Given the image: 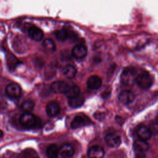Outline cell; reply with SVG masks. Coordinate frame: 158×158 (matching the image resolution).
Instances as JSON below:
<instances>
[{
	"label": "cell",
	"mask_w": 158,
	"mask_h": 158,
	"mask_svg": "<svg viewBox=\"0 0 158 158\" xmlns=\"http://www.w3.org/2000/svg\"><path fill=\"white\" fill-rule=\"evenodd\" d=\"M137 75L133 68H125L120 76L121 83L125 85L130 86L136 82V78Z\"/></svg>",
	"instance_id": "cell-1"
},
{
	"label": "cell",
	"mask_w": 158,
	"mask_h": 158,
	"mask_svg": "<svg viewBox=\"0 0 158 158\" xmlns=\"http://www.w3.org/2000/svg\"><path fill=\"white\" fill-rule=\"evenodd\" d=\"M138 86L143 89H149L152 84V79L147 72H142L137 75L136 82Z\"/></svg>",
	"instance_id": "cell-2"
},
{
	"label": "cell",
	"mask_w": 158,
	"mask_h": 158,
	"mask_svg": "<svg viewBox=\"0 0 158 158\" xmlns=\"http://www.w3.org/2000/svg\"><path fill=\"white\" fill-rule=\"evenodd\" d=\"M20 123L27 128H32L37 123V118L30 112H24L20 117Z\"/></svg>",
	"instance_id": "cell-3"
},
{
	"label": "cell",
	"mask_w": 158,
	"mask_h": 158,
	"mask_svg": "<svg viewBox=\"0 0 158 158\" xmlns=\"http://www.w3.org/2000/svg\"><path fill=\"white\" fill-rule=\"evenodd\" d=\"M6 93L11 99H17L21 95L22 89L17 83H11L6 86Z\"/></svg>",
	"instance_id": "cell-4"
},
{
	"label": "cell",
	"mask_w": 158,
	"mask_h": 158,
	"mask_svg": "<svg viewBox=\"0 0 158 158\" xmlns=\"http://www.w3.org/2000/svg\"><path fill=\"white\" fill-rule=\"evenodd\" d=\"M105 141L107 145L111 148H117L121 144V138L119 135L110 133L106 135Z\"/></svg>",
	"instance_id": "cell-5"
},
{
	"label": "cell",
	"mask_w": 158,
	"mask_h": 158,
	"mask_svg": "<svg viewBox=\"0 0 158 158\" xmlns=\"http://www.w3.org/2000/svg\"><path fill=\"white\" fill-rule=\"evenodd\" d=\"M133 149L137 155H143L149 149V144L146 141L139 139L134 142Z\"/></svg>",
	"instance_id": "cell-6"
},
{
	"label": "cell",
	"mask_w": 158,
	"mask_h": 158,
	"mask_svg": "<svg viewBox=\"0 0 158 158\" xmlns=\"http://www.w3.org/2000/svg\"><path fill=\"white\" fill-rule=\"evenodd\" d=\"M72 54L76 59H83L87 54V48L83 44H78L73 48L72 50Z\"/></svg>",
	"instance_id": "cell-7"
},
{
	"label": "cell",
	"mask_w": 158,
	"mask_h": 158,
	"mask_svg": "<svg viewBox=\"0 0 158 158\" xmlns=\"http://www.w3.org/2000/svg\"><path fill=\"white\" fill-rule=\"evenodd\" d=\"M118 99L123 104H129L131 103L135 99V95L132 91L128 89L122 90L119 95Z\"/></svg>",
	"instance_id": "cell-8"
},
{
	"label": "cell",
	"mask_w": 158,
	"mask_h": 158,
	"mask_svg": "<svg viewBox=\"0 0 158 158\" xmlns=\"http://www.w3.org/2000/svg\"><path fill=\"white\" fill-rule=\"evenodd\" d=\"M90 123V120L87 117H83L77 115L75 116L71 122L70 126L73 129H77L83 127Z\"/></svg>",
	"instance_id": "cell-9"
},
{
	"label": "cell",
	"mask_w": 158,
	"mask_h": 158,
	"mask_svg": "<svg viewBox=\"0 0 158 158\" xmlns=\"http://www.w3.org/2000/svg\"><path fill=\"white\" fill-rule=\"evenodd\" d=\"M46 110L49 117H54L57 116L60 112L59 104L56 101H51L46 105Z\"/></svg>",
	"instance_id": "cell-10"
},
{
	"label": "cell",
	"mask_w": 158,
	"mask_h": 158,
	"mask_svg": "<svg viewBox=\"0 0 158 158\" xmlns=\"http://www.w3.org/2000/svg\"><path fill=\"white\" fill-rule=\"evenodd\" d=\"M87 154L89 158H103L104 150L99 146H93L88 149Z\"/></svg>",
	"instance_id": "cell-11"
},
{
	"label": "cell",
	"mask_w": 158,
	"mask_h": 158,
	"mask_svg": "<svg viewBox=\"0 0 158 158\" xmlns=\"http://www.w3.org/2000/svg\"><path fill=\"white\" fill-rule=\"evenodd\" d=\"M102 85V80L98 75H92L88 78L86 85L90 89H98Z\"/></svg>",
	"instance_id": "cell-12"
},
{
	"label": "cell",
	"mask_w": 158,
	"mask_h": 158,
	"mask_svg": "<svg viewBox=\"0 0 158 158\" xmlns=\"http://www.w3.org/2000/svg\"><path fill=\"white\" fill-rule=\"evenodd\" d=\"M28 36L34 41H40L43 38V32L40 28L33 26L29 28Z\"/></svg>",
	"instance_id": "cell-13"
},
{
	"label": "cell",
	"mask_w": 158,
	"mask_h": 158,
	"mask_svg": "<svg viewBox=\"0 0 158 158\" xmlns=\"http://www.w3.org/2000/svg\"><path fill=\"white\" fill-rule=\"evenodd\" d=\"M74 152L73 146L68 143L64 144L59 149V154L62 158H70L73 156Z\"/></svg>",
	"instance_id": "cell-14"
},
{
	"label": "cell",
	"mask_w": 158,
	"mask_h": 158,
	"mask_svg": "<svg viewBox=\"0 0 158 158\" xmlns=\"http://www.w3.org/2000/svg\"><path fill=\"white\" fill-rule=\"evenodd\" d=\"M68 85V83L64 81H56L51 84V88L52 91L56 93L64 94Z\"/></svg>",
	"instance_id": "cell-15"
},
{
	"label": "cell",
	"mask_w": 158,
	"mask_h": 158,
	"mask_svg": "<svg viewBox=\"0 0 158 158\" xmlns=\"http://www.w3.org/2000/svg\"><path fill=\"white\" fill-rule=\"evenodd\" d=\"M84 102L85 98L80 94L68 98L69 105L72 108H78L81 107L84 104Z\"/></svg>",
	"instance_id": "cell-16"
},
{
	"label": "cell",
	"mask_w": 158,
	"mask_h": 158,
	"mask_svg": "<svg viewBox=\"0 0 158 158\" xmlns=\"http://www.w3.org/2000/svg\"><path fill=\"white\" fill-rule=\"evenodd\" d=\"M137 135L139 138V139L147 141L148 140L151 135L152 133L149 129V127H147L146 126H141L138 128L137 130Z\"/></svg>",
	"instance_id": "cell-17"
},
{
	"label": "cell",
	"mask_w": 158,
	"mask_h": 158,
	"mask_svg": "<svg viewBox=\"0 0 158 158\" xmlns=\"http://www.w3.org/2000/svg\"><path fill=\"white\" fill-rule=\"evenodd\" d=\"M64 94L69 98H72L80 94V88L78 86L72 84L68 85V86L64 93Z\"/></svg>",
	"instance_id": "cell-18"
},
{
	"label": "cell",
	"mask_w": 158,
	"mask_h": 158,
	"mask_svg": "<svg viewBox=\"0 0 158 158\" xmlns=\"http://www.w3.org/2000/svg\"><path fill=\"white\" fill-rule=\"evenodd\" d=\"M62 73L65 77L71 79L73 78L76 75L77 69L72 65H67L63 68Z\"/></svg>",
	"instance_id": "cell-19"
},
{
	"label": "cell",
	"mask_w": 158,
	"mask_h": 158,
	"mask_svg": "<svg viewBox=\"0 0 158 158\" xmlns=\"http://www.w3.org/2000/svg\"><path fill=\"white\" fill-rule=\"evenodd\" d=\"M59 154V149L54 144H50L46 149V155L48 158H57Z\"/></svg>",
	"instance_id": "cell-20"
},
{
	"label": "cell",
	"mask_w": 158,
	"mask_h": 158,
	"mask_svg": "<svg viewBox=\"0 0 158 158\" xmlns=\"http://www.w3.org/2000/svg\"><path fill=\"white\" fill-rule=\"evenodd\" d=\"M43 47L48 52H52L56 49V45L53 40L50 38L46 39L43 42Z\"/></svg>",
	"instance_id": "cell-21"
},
{
	"label": "cell",
	"mask_w": 158,
	"mask_h": 158,
	"mask_svg": "<svg viewBox=\"0 0 158 158\" xmlns=\"http://www.w3.org/2000/svg\"><path fill=\"white\" fill-rule=\"evenodd\" d=\"M35 103L32 100L27 99L22 102L21 105V108L25 112H30V111L33 109Z\"/></svg>",
	"instance_id": "cell-22"
},
{
	"label": "cell",
	"mask_w": 158,
	"mask_h": 158,
	"mask_svg": "<svg viewBox=\"0 0 158 158\" xmlns=\"http://www.w3.org/2000/svg\"><path fill=\"white\" fill-rule=\"evenodd\" d=\"M55 36L57 40L60 41H64L69 38L70 34L66 30H60L56 31Z\"/></svg>",
	"instance_id": "cell-23"
},
{
	"label": "cell",
	"mask_w": 158,
	"mask_h": 158,
	"mask_svg": "<svg viewBox=\"0 0 158 158\" xmlns=\"http://www.w3.org/2000/svg\"><path fill=\"white\" fill-rule=\"evenodd\" d=\"M149 128L152 134L158 135V122L151 123Z\"/></svg>",
	"instance_id": "cell-24"
},
{
	"label": "cell",
	"mask_w": 158,
	"mask_h": 158,
	"mask_svg": "<svg viewBox=\"0 0 158 158\" xmlns=\"http://www.w3.org/2000/svg\"><path fill=\"white\" fill-rule=\"evenodd\" d=\"M3 135H4L3 131L0 129V138H1L3 136Z\"/></svg>",
	"instance_id": "cell-25"
},
{
	"label": "cell",
	"mask_w": 158,
	"mask_h": 158,
	"mask_svg": "<svg viewBox=\"0 0 158 158\" xmlns=\"http://www.w3.org/2000/svg\"><path fill=\"white\" fill-rule=\"evenodd\" d=\"M157 122H158V121H157Z\"/></svg>",
	"instance_id": "cell-26"
}]
</instances>
